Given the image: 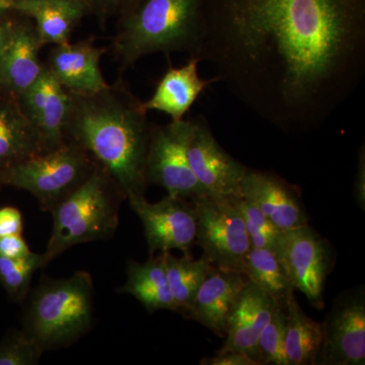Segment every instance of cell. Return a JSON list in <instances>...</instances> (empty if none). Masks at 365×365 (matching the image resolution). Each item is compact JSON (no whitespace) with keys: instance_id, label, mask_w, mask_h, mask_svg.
Returning a JSON list of instances; mask_svg holds the SVG:
<instances>
[{"instance_id":"cell-2","label":"cell","mask_w":365,"mask_h":365,"mask_svg":"<svg viewBox=\"0 0 365 365\" xmlns=\"http://www.w3.org/2000/svg\"><path fill=\"white\" fill-rule=\"evenodd\" d=\"M151 126L143 101L118 81L90 95L71 93L64 138L88 153L127 199L144 195L148 187Z\"/></svg>"},{"instance_id":"cell-15","label":"cell","mask_w":365,"mask_h":365,"mask_svg":"<svg viewBox=\"0 0 365 365\" xmlns=\"http://www.w3.org/2000/svg\"><path fill=\"white\" fill-rule=\"evenodd\" d=\"M278 300L248 280L228 319L223 346L218 351H241L262 365L259 337Z\"/></svg>"},{"instance_id":"cell-36","label":"cell","mask_w":365,"mask_h":365,"mask_svg":"<svg viewBox=\"0 0 365 365\" xmlns=\"http://www.w3.org/2000/svg\"><path fill=\"white\" fill-rule=\"evenodd\" d=\"M14 1H16V0H0V11H9L11 4H13Z\"/></svg>"},{"instance_id":"cell-13","label":"cell","mask_w":365,"mask_h":365,"mask_svg":"<svg viewBox=\"0 0 365 365\" xmlns=\"http://www.w3.org/2000/svg\"><path fill=\"white\" fill-rule=\"evenodd\" d=\"M241 195L254 203L280 230L309 225L302 191L272 170L247 169Z\"/></svg>"},{"instance_id":"cell-35","label":"cell","mask_w":365,"mask_h":365,"mask_svg":"<svg viewBox=\"0 0 365 365\" xmlns=\"http://www.w3.org/2000/svg\"><path fill=\"white\" fill-rule=\"evenodd\" d=\"M13 11H0V52L4 50L7 43L13 37L14 31H16V26H18L19 16L21 14H18V18H13L11 16Z\"/></svg>"},{"instance_id":"cell-4","label":"cell","mask_w":365,"mask_h":365,"mask_svg":"<svg viewBox=\"0 0 365 365\" xmlns=\"http://www.w3.org/2000/svg\"><path fill=\"white\" fill-rule=\"evenodd\" d=\"M123 199L126 197L116 182L96 165L86 181L50 211L53 230L43 253L45 265L76 245L112 237L119 225Z\"/></svg>"},{"instance_id":"cell-10","label":"cell","mask_w":365,"mask_h":365,"mask_svg":"<svg viewBox=\"0 0 365 365\" xmlns=\"http://www.w3.org/2000/svg\"><path fill=\"white\" fill-rule=\"evenodd\" d=\"M322 324L323 342L316 365H364V287L348 288L341 292Z\"/></svg>"},{"instance_id":"cell-29","label":"cell","mask_w":365,"mask_h":365,"mask_svg":"<svg viewBox=\"0 0 365 365\" xmlns=\"http://www.w3.org/2000/svg\"><path fill=\"white\" fill-rule=\"evenodd\" d=\"M43 353L44 350L21 330L0 343V365L38 364Z\"/></svg>"},{"instance_id":"cell-28","label":"cell","mask_w":365,"mask_h":365,"mask_svg":"<svg viewBox=\"0 0 365 365\" xmlns=\"http://www.w3.org/2000/svg\"><path fill=\"white\" fill-rule=\"evenodd\" d=\"M232 199L244 220L252 247L275 250L279 228L276 227L267 216L248 199L242 195L232 196Z\"/></svg>"},{"instance_id":"cell-1","label":"cell","mask_w":365,"mask_h":365,"mask_svg":"<svg viewBox=\"0 0 365 365\" xmlns=\"http://www.w3.org/2000/svg\"><path fill=\"white\" fill-rule=\"evenodd\" d=\"M195 57L287 133L319 128L365 76V0H203Z\"/></svg>"},{"instance_id":"cell-9","label":"cell","mask_w":365,"mask_h":365,"mask_svg":"<svg viewBox=\"0 0 365 365\" xmlns=\"http://www.w3.org/2000/svg\"><path fill=\"white\" fill-rule=\"evenodd\" d=\"M274 251L294 290L323 309L327 278L335 262L330 242L307 225L280 230Z\"/></svg>"},{"instance_id":"cell-18","label":"cell","mask_w":365,"mask_h":365,"mask_svg":"<svg viewBox=\"0 0 365 365\" xmlns=\"http://www.w3.org/2000/svg\"><path fill=\"white\" fill-rule=\"evenodd\" d=\"M200 60L190 56L186 64L180 67L170 66L158 81L150 100L143 102L146 111H158L169 115L172 121L184 119L199 96L215 78L206 81L199 76Z\"/></svg>"},{"instance_id":"cell-8","label":"cell","mask_w":365,"mask_h":365,"mask_svg":"<svg viewBox=\"0 0 365 365\" xmlns=\"http://www.w3.org/2000/svg\"><path fill=\"white\" fill-rule=\"evenodd\" d=\"M192 131V118L153 125L145 163L148 184L158 185L167 190L168 195L189 201L206 194L190 167Z\"/></svg>"},{"instance_id":"cell-11","label":"cell","mask_w":365,"mask_h":365,"mask_svg":"<svg viewBox=\"0 0 365 365\" xmlns=\"http://www.w3.org/2000/svg\"><path fill=\"white\" fill-rule=\"evenodd\" d=\"M127 199L143 222L150 256L173 250L191 253L197 232L196 212L192 201L170 195L157 203L148 202L144 195Z\"/></svg>"},{"instance_id":"cell-3","label":"cell","mask_w":365,"mask_h":365,"mask_svg":"<svg viewBox=\"0 0 365 365\" xmlns=\"http://www.w3.org/2000/svg\"><path fill=\"white\" fill-rule=\"evenodd\" d=\"M203 25V0H140L118 19L113 51L120 69L155 53L196 56Z\"/></svg>"},{"instance_id":"cell-14","label":"cell","mask_w":365,"mask_h":365,"mask_svg":"<svg viewBox=\"0 0 365 365\" xmlns=\"http://www.w3.org/2000/svg\"><path fill=\"white\" fill-rule=\"evenodd\" d=\"M43 47L33 21L21 14L13 37L0 52V93L19 100L40 78L45 71L39 56Z\"/></svg>"},{"instance_id":"cell-5","label":"cell","mask_w":365,"mask_h":365,"mask_svg":"<svg viewBox=\"0 0 365 365\" xmlns=\"http://www.w3.org/2000/svg\"><path fill=\"white\" fill-rule=\"evenodd\" d=\"M93 317V278L78 271L63 279L41 281L29 302L23 331L45 352L83 337Z\"/></svg>"},{"instance_id":"cell-6","label":"cell","mask_w":365,"mask_h":365,"mask_svg":"<svg viewBox=\"0 0 365 365\" xmlns=\"http://www.w3.org/2000/svg\"><path fill=\"white\" fill-rule=\"evenodd\" d=\"M96 165L88 153L66 143L0 170V186L25 190L42 210L51 211L86 181Z\"/></svg>"},{"instance_id":"cell-19","label":"cell","mask_w":365,"mask_h":365,"mask_svg":"<svg viewBox=\"0 0 365 365\" xmlns=\"http://www.w3.org/2000/svg\"><path fill=\"white\" fill-rule=\"evenodd\" d=\"M9 11L33 21L43 46L69 42L74 29L90 14L83 0H16Z\"/></svg>"},{"instance_id":"cell-30","label":"cell","mask_w":365,"mask_h":365,"mask_svg":"<svg viewBox=\"0 0 365 365\" xmlns=\"http://www.w3.org/2000/svg\"><path fill=\"white\" fill-rule=\"evenodd\" d=\"M90 14L98 19L103 25L111 20L119 19L122 14L136 6L140 0H83Z\"/></svg>"},{"instance_id":"cell-21","label":"cell","mask_w":365,"mask_h":365,"mask_svg":"<svg viewBox=\"0 0 365 365\" xmlns=\"http://www.w3.org/2000/svg\"><path fill=\"white\" fill-rule=\"evenodd\" d=\"M120 292L135 297L150 314L160 309L178 313L176 302L170 292L165 254L150 256L143 263L130 260L127 264V280Z\"/></svg>"},{"instance_id":"cell-31","label":"cell","mask_w":365,"mask_h":365,"mask_svg":"<svg viewBox=\"0 0 365 365\" xmlns=\"http://www.w3.org/2000/svg\"><path fill=\"white\" fill-rule=\"evenodd\" d=\"M32 253L21 234L0 237V255L7 258H23Z\"/></svg>"},{"instance_id":"cell-7","label":"cell","mask_w":365,"mask_h":365,"mask_svg":"<svg viewBox=\"0 0 365 365\" xmlns=\"http://www.w3.org/2000/svg\"><path fill=\"white\" fill-rule=\"evenodd\" d=\"M197 220V246L211 265L245 275V257L252 244L232 197L204 194L192 200Z\"/></svg>"},{"instance_id":"cell-22","label":"cell","mask_w":365,"mask_h":365,"mask_svg":"<svg viewBox=\"0 0 365 365\" xmlns=\"http://www.w3.org/2000/svg\"><path fill=\"white\" fill-rule=\"evenodd\" d=\"M287 311L285 354L288 365H316L322 342L323 324L309 318L300 307L295 290L284 299Z\"/></svg>"},{"instance_id":"cell-23","label":"cell","mask_w":365,"mask_h":365,"mask_svg":"<svg viewBox=\"0 0 365 365\" xmlns=\"http://www.w3.org/2000/svg\"><path fill=\"white\" fill-rule=\"evenodd\" d=\"M69 110L71 93L48 71L47 91L39 111L32 122L46 150H55L66 143L64 130Z\"/></svg>"},{"instance_id":"cell-12","label":"cell","mask_w":365,"mask_h":365,"mask_svg":"<svg viewBox=\"0 0 365 365\" xmlns=\"http://www.w3.org/2000/svg\"><path fill=\"white\" fill-rule=\"evenodd\" d=\"M192 120L188 158L197 181L211 195H241L242 180L248 168L218 143L203 115L192 117Z\"/></svg>"},{"instance_id":"cell-34","label":"cell","mask_w":365,"mask_h":365,"mask_svg":"<svg viewBox=\"0 0 365 365\" xmlns=\"http://www.w3.org/2000/svg\"><path fill=\"white\" fill-rule=\"evenodd\" d=\"M354 199L359 207L365 209V150L361 146L359 150V162H357L356 176L353 187Z\"/></svg>"},{"instance_id":"cell-24","label":"cell","mask_w":365,"mask_h":365,"mask_svg":"<svg viewBox=\"0 0 365 365\" xmlns=\"http://www.w3.org/2000/svg\"><path fill=\"white\" fill-rule=\"evenodd\" d=\"M163 254L168 280L178 313L185 316L213 265L204 256L196 260L191 253H182L181 257L174 256L170 252H163Z\"/></svg>"},{"instance_id":"cell-20","label":"cell","mask_w":365,"mask_h":365,"mask_svg":"<svg viewBox=\"0 0 365 365\" xmlns=\"http://www.w3.org/2000/svg\"><path fill=\"white\" fill-rule=\"evenodd\" d=\"M46 151L19 101L0 93V170Z\"/></svg>"},{"instance_id":"cell-32","label":"cell","mask_w":365,"mask_h":365,"mask_svg":"<svg viewBox=\"0 0 365 365\" xmlns=\"http://www.w3.org/2000/svg\"><path fill=\"white\" fill-rule=\"evenodd\" d=\"M201 365H260L246 353L228 350L217 351L213 357L201 359Z\"/></svg>"},{"instance_id":"cell-27","label":"cell","mask_w":365,"mask_h":365,"mask_svg":"<svg viewBox=\"0 0 365 365\" xmlns=\"http://www.w3.org/2000/svg\"><path fill=\"white\" fill-rule=\"evenodd\" d=\"M287 311L284 300H278L272 316L264 327L259 337L262 365H288L285 354Z\"/></svg>"},{"instance_id":"cell-25","label":"cell","mask_w":365,"mask_h":365,"mask_svg":"<svg viewBox=\"0 0 365 365\" xmlns=\"http://www.w3.org/2000/svg\"><path fill=\"white\" fill-rule=\"evenodd\" d=\"M245 276L276 299L284 300L287 292L294 289L272 249L251 247L245 257Z\"/></svg>"},{"instance_id":"cell-33","label":"cell","mask_w":365,"mask_h":365,"mask_svg":"<svg viewBox=\"0 0 365 365\" xmlns=\"http://www.w3.org/2000/svg\"><path fill=\"white\" fill-rule=\"evenodd\" d=\"M23 216L18 208L6 206L0 208V237L21 234Z\"/></svg>"},{"instance_id":"cell-16","label":"cell","mask_w":365,"mask_h":365,"mask_svg":"<svg viewBox=\"0 0 365 365\" xmlns=\"http://www.w3.org/2000/svg\"><path fill=\"white\" fill-rule=\"evenodd\" d=\"M105 50L93 40L52 46L48 55V71L68 93L90 95L109 86L101 71Z\"/></svg>"},{"instance_id":"cell-17","label":"cell","mask_w":365,"mask_h":365,"mask_svg":"<svg viewBox=\"0 0 365 365\" xmlns=\"http://www.w3.org/2000/svg\"><path fill=\"white\" fill-rule=\"evenodd\" d=\"M248 278L242 273L211 267L185 318L225 338L228 319Z\"/></svg>"},{"instance_id":"cell-26","label":"cell","mask_w":365,"mask_h":365,"mask_svg":"<svg viewBox=\"0 0 365 365\" xmlns=\"http://www.w3.org/2000/svg\"><path fill=\"white\" fill-rule=\"evenodd\" d=\"M43 254L31 253L23 258H7L0 255V283L16 302L26 299L34 273L45 267Z\"/></svg>"}]
</instances>
